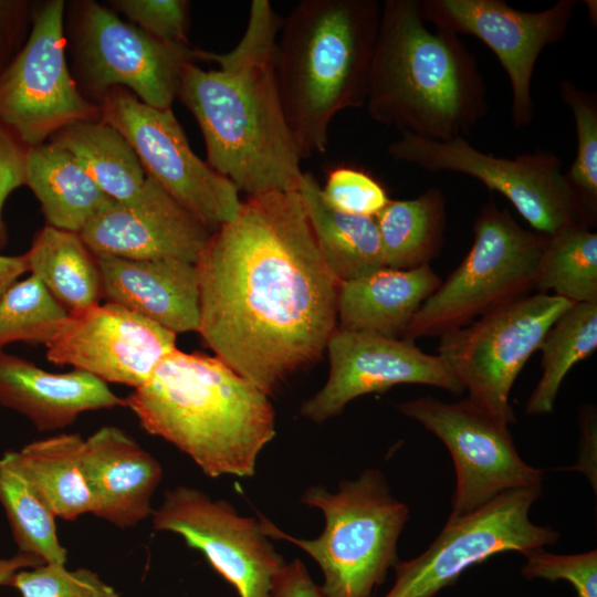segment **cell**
<instances>
[{"label":"cell","mask_w":597,"mask_h":597,"mask_svg":"<svg viewBox=\"0 0 597 597\" xmlns=\"http://www.w3.org/2000/svg\"><path fill=\"white\" fill-rule=\"evenodd\" d=\"M279 597H325L321 585L311 577L305 564L294 558L287 564Z\"/></svg>","instance_id":"60d3db41"},{"label":"cell","mask_w":597,"mask_h":597,"mask_svg":"<svg viewBox=\"0 0 597 597\" xmlns=\"http://www.w3.org/2000/svg\"><path fill=\"white\" fill-rule=\"evenodd\" d=\"M76 13L74 57L85 86L100 98L124 87L151 107L171 108L185 67L203 61L205 50L157 40L95 1L81 2Z\"/></svg>","instance_id":"7c38bea8"},{"label":"cell","mask_w":597,"mask_h":597,"mask_svg":"<svg viewBox=\"0 0 597 597\" xmlns=\"http://www.w3.org/2000/svg\"><path fill=\"white\" fill-rule=\"evenodd\" d=\"M42 564H44L42 559L20 552L12 557H0V587L10 585L13 575L20 569L35 567Z\"/></svg>","instance_id":"7bdbcfd3"},{"label":"cell","mask_w":597,"mask_h":597,"mask_svg":"<svg viewBox=\"0 0 597 597\" xmlns=\"http://www.w3.org/2000/svg\"><path fill=\"white\" fill-rule=\"evenodd\" d=\"M151 521L155 531L175 533L199 551L239 597H279L287 563L260 519L240 515L227 501L179 485L165 492Z\"/></svg>","instance_id":"5bb4252c"},{"label":"cell","mask_w":597,"mask_h":597,"mask_svg":"<svg viewBox=\"0 0 597 597\" xmlns=\"http://www.w3.org/2000/svg\"><path fill=\"white\" fill-rule=\"evenodd\" d=\"M397 409L437 436L453 459L457 486L449 519L469 514L506 491L542 485L543 471L523 461L507 425L468 398L449 404L425 396Z\"/></svg>","instance_id":"9a60e30c"},{"label":"cell","mask_w":597,"mask_h":597,"mask_svg":"<svg viewBox=\"0 0 597 597\" xmlns=\"http://www.w3.org/2000/svg\"><path fill=\"white\" fill-rule=\"evenodd\" d=\"M203 343L269 397L322 358L341 283L297 190L248 197L196 263Z\"/></svg>","instance_id":"6da1fadb"},{"label":"cell","mask_w":597,"mask_h":597,"mask_svg":"<svg viewBox=\"0 0 597 597\" xmlns=\"http://www.w3.org/2000/svg\"><path fill=\"white\" fill-rule=\"evenodd\" d=\"M441 282L425 264L411 270L384 268L341 283L337 326L398 338Z\"/></svg>","instance_id":"603a6c76"},{"label":"cell","mask_w":597,"mask_h":597,"mask_svg":"<svg viewBox=\"0 0 597 597\" xmlns=\"http://www.w3.org/2000/svg\"><path fill=\"white\" fill-rule=\"evenodd\" d=\"M388 154L430 172L478 179L503 195L535 231L547 237L573 227L589 228L596 219L567 181L562 159L548 150L537 148L509 159L483 153L464 137L437 142L401 133Z\"/></svg>","instance_id":"ba28073f"},{"label":"cell","mask_w":597,"mask_h":597,"mask_svg":"<svg viewBox=\"0 0 597 597\" xmlns=\"http://www.w3.org/2000/svg\"><path fill=\"white\" fill-rule=\"evenodd\" d=\"M27 13V2L0 0V71L21 49Z\"/></svg>","instance_id":"ab89813d"},{"label":"cell","mask_w":597,"mask_h":597,"mask_svg":"<svg viewBox=\"0 0 597 597\" xmlns=\"http://www.w3.org/2000/svg\"><path fill=\"white\" fill-rule=\"evenodd\" d=\"M54 143L69 150L111 199L129 201L147 182L146 172L130 144L101 119L76 122L56 132Z\"/></svg>","instance_id":"4316f807"},{"label":"cell","mask_w":597,"mask_h":597,"mask_svg":"<svg viewBox=\"0 0 597 597\" xmlns=\"http://www.w3.org/2000/svg\"><path fill=\"white\" fill-rule=\"evenodd\" d=\"M473 231L470 251L422 303L404 341L441 336L534 289L547 235L522 228L492 198L479 210Z\"/></svg>","instance_id":"52a82bcc"},{"label":"cell","mask_w":597,"mask_h":597,"mask_svg":"<svg viewBox=\"0 0 597 597\" xmlns=\"http://www.w3.org/2000/svg\"><path fill=\"white\" fill-rule=\"evenodd\" d=\"M534 289L573 303H597V234L578 226L548 237Z\"/></svg>","instance_id":"1f68e13d"},{"label":"cell","mask_w":597,"mask_h":597,"mask_svg":"<svg viewBox=\"0 0 597 597\" xmlns=\"http://www.w3.org/2000/svg\"><path fill=\"white\" fill-rule=\"evenodd\" d=\"M375 220L386 268H419L443 247L446 199L440 189L430 188L412 199L389 200Z\"/></svg>","instance_id":"f1b7e54d"},{"label":"cell","mask_w":597,"mask_h":597,"mask_svg":"<svg viewBox=\"0 0 597 597\" xmlns=\"http://www.w3.org/2000/svg\"><path fill=\"white\" fill-rule=\"evenodd\" d=\"M98 107L100 119L126 138L146 176L211 232L235 218L240 191L192 151L171 108L151 107L124 87L108 90Z\"/></svg>","instance_id":"30bf717a"},{"label":"cell","mask_w":597,"mask_h":597,"mask_svg":"<svg viewBox=\"0 0 597 597\" xmlns=\"http://www.w3.org/2000/svg\"><path fill=\"white\" fill-rule=\"evenodd\" d=\"M326 350L328 379L300 409L303 417L316 423L337 416L357 397L400 384L433 386L454 395L464 391L440 356L423 353L412 342L337 326Z\"/></svg>","instance_id":"e0dca14e"},{"label":"cell","mask_w":597,"mask_h":597,"mask_svg":"<svg viewBox=\"0 0 597 597\" xmlns=\"http://www.w3.org/2000/svg\"><path fill=\"white\" fill-rule=\"evenodd\" d=\"M564 103L569 107L575 123L577 150L566 179L588 212L597 211V100L573 82L564 80L558 85Z\"/></svg>","instance_id":"836d02e7"},{"label":"cell","mask_w":597,"mask_h":597,"mask_svg":"<svg viewBox=\"0 0 597 597\" xmlns=\"http://www.w3.org/2000/svg\"><path fill=\"white\" fill-rule=\"evenodd\" d=\"M28 271L29 264L25 253L20 255L0 254V297Z\"/></svg>","instance_id":"b9f144b4"},{"label":"cell","mask_w":597,"mask_h":597,"mask_svg":"<svg viewBox=\"0 0 597 597\" xmlns=\"http://www.w3.org/2000/svg\"><path fill=\"white\" fill-rule=\"evenodd\" d=\"M25 185L48 226L76 233L111 199L69 150L51 142L29 148Z\"/></svg>","instance_id":"d4e9b609"},{"label":"cell","mask_w":597,"mask_h":597,"mask_svg":"<svg viewBox=\"0 0 597 597\" xmlns=\"http://www.w3.org/2000/svg\"><path fill=\"white\" fill-rule=\"evenodd\" d=\"M44 346L50 363L134 389L177 348L175 333L112 302L69 314Z\"/></svg>","instance_id":"ac0fdd59"},{"label":"cell","mask_w":597,"mask_h":597,"mask_svg":"<svg viewBox=\"0 0 597 597\" xmlns=\"http://www.w3.org/2000/svg\"><path fill=\"white\" fill-rule=\"evenodd\" d=\"M83 444L77 433H59L15 451L19 464L54 515L66 521L93 510L83 470Z\"/></svg>","instance_id":"83f0119b"},{"label":"cell","mask_w":597,"mask_h":597,"mask_svg":"<svg viewBox=\"0 0 597 597\" xmlns=\"http://www.w3.org/2000/svg\"><path fill=\"white\" fill-rule=\"evenodd\" d=\"M67 315L34 275L17 281L0 297V350L15 342L45 345Z\"/></svg>","instance_id":"d6a6232c"},{"label":"cell","mask_w":597,"mask_h":597,"mask_svg":"<svg viewBox=\"0 0 597 597\" xmlns=\"http://www.w3.org/2000/svg\"><path fill=\"white\" fill-rule=\"evenodd\" d=\"M572 304L557 295L528 294L441 335L438 356L469 390V400L500 422L512 423L513 384Z\"/></svg>","instance_id":"9c48e42d"},{"label":"cell","mask_w":597,"mask_h":597,"mask_svg":"<svg viewBox=\"0 0 597 597\" xmlns=\"http://www.w3.org/2000/svg\"><path fill=\"white\" fill-rule=\"evenodd\" d=\"M25 255L31 274L67 314L100 304L103 297L96 255L78 233L46 224Z\"/></svg>","instance_id":"484cf974"},{"label":"cell","mask_w":597,"mask_h":597,"mask_svg":"<svg viewBox=\"0 0 597 597\" xmlns=\"http://www.w3.org/2000/svg\"><path fill=\"white\" fill-rule=\"evenodd\" d=\"M0 405L21 413L40 431L64 429L86 411L126 407L124 398L88 373H49L3 349Z\"/></svg>","instance_id":"7402d4cb"},{"label":"cell","mask_w":597,"mask_h":597,"mask_svg":"<svg viewBox=\"0 0 597 597\" xmlns=\"http://www.w3.org/2000/svg\"><path fill=\"white\" fill-rule=\"evenodd\" d=\"M111 3L150 36L165 42L189 43L188 1L115 0Z\"/></svg>","instance_id":"74e56055"},{"label":"cell","mask_w":597,"mask_h":597,"mask_svg":"<svg viewBox=\"0 0 597 597\" xmlns=\"http://www.w3.org/2000/svg\"><path fill=\"white\" fill-rule=\"evenodd\" d=\"M321 197L341 212L375 217L390 200L386 189L369 174L341 166L329 171Z\"/></svg>","instance_id":"d590c367"},{"label":"cell","mask_w":597,"mask_h":597,"mask_svg":"<svg viewBox=\"0 0 597 597\" xmlns=\"http://www.w3.org/2000/svg\"><path fill=\"white\" fill-rule=\"evenodd\" d=\"M296 190L318 249L339 283L386 268L375 217L329 208L321 197L320 182L311 172H303Z\"/></svg>","instance_id":"cb8c5ba5"},{"label":"cell","mask_w":597,"mask_h":597,"mask_svg":"<svg viewBox=\"0 0 597 597\" xmlns=\"http://www.w3.org/2000/svg\"><path fill=\"white\" fill-rule=\"evenodd\" d=\"M102 297L177 334L198 332L199 280L193 263L96 255Z\"/></svg>","instance_id":"44dd1931"},{"label":"cell","mask_w":597,"mask_h":597,"mask_svg":"<svg viewBox=\"0 0 597 597\" xmlns=\"http://www.w3.org/2000/svg\"><path fill=\"white\" fill-rule=\"evenodd\" d=\"M0 504L20 553L46 564H66L56 516L19 464L14 450L0 457Z\"/></svg>","instance_id":"f546056e"},{"label":"cell","mask_w":597,"mask_h":597,"mask_svg":"<svg viewBox=\"0 0 597 597\" xmlns=\"http://www.w3.org/2000/svg\"><path fill=\"white\" fill-rule=\"evenodd\" d=\"M21 597H121L87 568L70 570L65 564H42L17 572L10 583Z\"/></svg>","instance_id":"e575fe53"},{"label":"cell","mask_w":597,"mask_h":597,"mask_svg":"<svg viewBox=\"0 0 597 597\" xmlns=\"http://www.w3.org/2000/svg\"><path fill=\"white\" fill-rule=\"evenodd\" d=\"M62 0L35 14L22 48L0 71V124L29 148L76 122L100 119L72 78L65 59Z\"/></svg>","instance_id":"4fadbf2b"},{"label":"cell","mask_w":597,"mask_h":597,"mask_svg":"<svg viewBox=\"0 0 597 597\" xmlns=\"http://www.w3.org/2000/svg\"><path fill=\"white\" fill-rule=\"evenodd\" d=\"M419 1L422 18L437 30L473 35L492 50L510 80L514 126L531 125L535 63L546 46L564 38L578 1L558 0L541 11H520L503 0Z\"/></svg>","instance_id":"2e32d148"},{"label":"cell","mask_w":597,"mask_h":597,"mask_svg":"<svg viewBox=\"0 0 597 597\" xmlns=\"http://www.w3.org/2000/svg\"><path fill=\"white\" fill-rule=\"evenodd\" d=\"M365 105L375 122L437 142L465 138L489 112L476 57L430 30L419 0L381 4Z\"/></svg>","instance_id":"277c9868"},{"label":"cell","mask_w":597,"mask_h":597,"mask_svg":"<svg viewBox=\"0 0 597 597\" xmlns=\"http://www.w3.org/2000/svg\"><path fill=\"white\" fill-rule=\"evenodd\" d=\"M381 4L302 0L282 21L275 73L301 158L326 151L333 118L366 103Z\"/></svg>","instance_id":"5b68a950"},{"label":"cell","mask_w":597,"mask_h":597,"mask_svg":"<svg viewBox=\"0 0 597 597\" xmlns=\"http://www.w3.org/2000/svg\"><path fill=\"white\" fill-rule=\"evenodd\" d=\"M522 575L528 579L544 578L552 583H570L576 597H597V551L574 555L548 553L543 547L527 554Z\"/></svg>","instance_id":"8d00e7d4"},{"label":"cell","mask_w":597,"mask_h":597,"mask_svg":"<svg viewBox=\"0 0 597 597\" xmlns=\"http://www.w3.org/2000/svg\"><path fill=\"white\" fill-rule=\"evenodd\" d=\"M301 501L324 515L317 537L289 535L260 514L264 533L298 546L318 564L325 597H374L399 562L397 544L409 519L408 505L391 494L377 469L342 481L335 493L322 485L310 486Z\"/></svg>","instance_id":"8992f818"},{"label":"cell","mask_w":597,"mask_h":597,"mask_svg":"<svg viewBox=\"0 0 597 597\" xmlns=\"http://www.w3.org/2000/svg\"><path fill=\"white\" fill-rule=\"evenodd\" d=\"M541 493L542 485L510 490L469 514L448 519L422 554L395 565V582L381 597H434L468 568L499 553L525 555L556 543L557 531L528 516Z\"/></svg>","instance_id":"8fae6325"},{"label":"cell","mask_w":597,"mask_h":597,"mask_svg":"<svg viewBox=\"0 0 597 597\" xmlns=\"http://www.w3.org/2000/svg\"><path fill=\"white\" fill-rule=\"evenodd\" d=\"M82 462L92 514L122 528L151 516L163 467L130 434L113 426L100 428L84 439Z\"/></svg>","instance_id":"ffe728a7"},{"label":"cell","mask_w":597,"mask_h":597,"mask_svg":"<svg viewBox=\"0 0 597 597\" xmlns=\"http://www.w3.org/2000/svg\"><path fill=\"white\" fill-rule=\"evenodd\" d=\"M142 428L187 454L209 478H252L275 437L269 396L221 359L175 349L126 398Z\"/></svg>","instance_id":"3957f363"},{"label":"cell","mask_w":597,"mask_h":597,"mask_svg":"<svg viewBox=\"0 0 597 597\" xmlns=\"http://www.w3.org/2000/svg\"><path fill=\"white\" fill-rule=\"evenodd\" d=\"M281 25L270 1L252 0L238 44L203 53L219 69L188 64L178 91L201 129L207 163L248 197L296 190L304 172L275 73Z\"/></svg>","instance_id":"7a4b0ae2"},{"label":"cell","mask_w":597,"mask_h":597,"mask_svg":"<svg viewBox=\"0 0 597 597\" xmlns=\"http://www.w3.org/2000/svg\"><path fill=\"white\" fill-rule=\"evenodd\" d=\"M78 234L95 255L196 264L212 232L147 177L137 197L108 199Z\"/></svg>","instance_id":"d6986e66"},{"label":"cell","mask_w":597,"mask_h":597,"mask_svg":"<svg viewBox=\"0 0 597 597\" xmlns=\"http://www.w3.org/2000/svg\"><path fill=\"white\" fill-rule=\"evenodd\" d=\"M28 150V146L0 124V249L8 243V231L2 214L3 206L13 190L25 185Z\"/></svg>","instance_id":"f35d334b"},{"label":"cell","mask_w":597,"mask_h":597,"mask_svg":"<svg viewBox=\"0 0 597 597\" xmlns=\"http://www.w3.org/2000/svg\"><path fill=\"white\" fill-rule=\"evenodd\" d=\"M596 347L597 303L572 304L553 324L538 348L543 354V374L526 402V413H552L567 373Z\"/></svg>","instance_id":"4dcf8cb0"}]
</instances>
